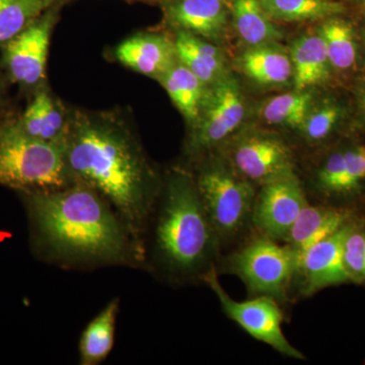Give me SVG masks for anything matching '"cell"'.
<instances>
[{
	"label": "cell",
	"instance_id": "obj_10",
	"mask_svg": "<svg viewBox=\"0 0 365 365\" xmlns=\"http://www.w3.org/2000/svg\"><path fill=\"white\" fill-rule=\"evenodd\" d=\"M227 162L242 177L261 186L294 170V155L287 143L275 134L251 131L230 144Z\"/></svg>",
	"mask_w": 365,
	"mask_h": 365
},
{
	"label": "cell",
	"instance_id": "obj_15",
	"mask_svg": "<svg viewBox=\"0 0 365 365\" xmlns=\"http://www.w3.org/2000/svg\"><path fill=\"white\" fill-rule=\"evenodd\" d=\"M117 59L144 76L162 78L176 63L175 43L158 34H141L118 46Z\"/></svg>",
	"mask_w": 365,
	"mask_h": 365
},
{
	"label": "cell",
	"instance_id": "obj_31",
	"mask_svg": "<svg viewBox=\"0 0 365 365\" xmlns=\"http://www.w3.org/2000/svg\"><path fill=\"white\" fill-rule=\"evenodd\" d=\"M141 1H148V0H141Z\"/></svg>",
	"mask_w": 365,
	"mask_h": 365
},
{
	"label": "cell",
	"instance_id": "obj_13",
	"mask_svg": "<svg viewBox=\"0 0 365 365\" xmlns=\"http://www.w3.org/2000/svg\"><path fill=\"white\" fill-rule=\"evenodd\" d=\"M319 193L330 200H350L365 185V144H353L329 153L316 174Z\"/></svg>",
	"mask_w": 365,
	"mask_h": 365
},
{
	"label": "cell",
	"instance_id": "obj_20",
	"mask_svg": "<svg viewBox=\"0 0 365 365\" xmlns=\"http://www.w3.org/2000/svg\"><path fill=\"white\" fill-rule=\"evenodd\" d=\"M240 66L262 86L285 85L294 76L290 55L276 43L250 48L240 58Z\"/></svg>",
	"mask_w": 365,
	"mask_h": 365
},
{
	"label": "cell",
	"instance_id": "obj_26",
	"mask_svg": "<svg viewBox=\"0 0 365 365\" xmlns=\"http://www.w3.org/2000/svg\"><path fill=\"white\" fill-rule=\"evenodd\" d=\"M318 33L325 43L331 66L338 71H348L355 66L357 45L350 24L334 16L319 26Z\"/></svg>",
	"mask_w": 365,
	"mask_h": 365
},
{
	"label": "cell",
	"instance_id": "obj_14",
	"mask_svg": "<svg viewBox=\"0 0 365 365\" xmlns=\"http://www.w3.org/2000/svg\"><path fill=\"white\" fill-rule=\"evenodd\" d=\"M357 216L355 209L349 206L307 203L285 239V245L294 252L297 260L307 249L333 235Z\"/></svg>",
	"mask_w": 365,
	"mask_h": 365
},
{
	"label": "cell",
	"instance_id": "obj_9",
	"mask_svg": "<svg viewBox=\"0 0 365 365\" xmlns=\"http://www.w3.org/2000/svg\"><path fill=\"white\" fill-rule=\"evenodd\" d=\"M307 203L299 177L290 170L261 185L255 198L252 223L259 234L284 242Z\"/></svg>",
	"mask_w": 365,
	"mask_h": 365
},
{
	"label": "cell",
	"instance_id": "obj_22",
	"mask_svg": "<svg viewBox=\"0 0 365 365\" xmlns=\"http://www.w3.org/2000/svg\"><path fill=\"white\" fill-rule=\"evenodd\" d=\"M160 79L178 109L190 123L195 124L200 115L205 85L182 63H175Z\"/></svg>",
	"mask_w": 365,
	"mask_h": 365
},
{
	"label": "cell",
	"instance_id": "obj_1",
	"mask_svg": "<svg viewBox=\"0 0 365 365\" xmlns=\"http://www.w3.org/2000/svg\"><path fill=\"white\" fill-rule=\"evenodd\" d=\"M36 248L63 267L148 264L145 245L134 237L111 204L73 182L54 191L23 193Z\"/></svg>",
	"mask_w": 365,
	"mask_h": 365
},
{
	"label": "cell",
	"instance_id": "obj_19",
	"mask_svg": "<svg viewBox=\"0 0 365 365\" xmlns=\"http://www.w3.org/2000/svg\"><path fill=\"white\" fill-rule=\"evenodd\" d=\"M177 57L181 63L200 79L204 85H212L225 73L222 52L194 34L180 30L175 40Z\"/></svg>",
	"mask_w": 365,
	"mask_h": 365
},
{
	"label": "cell",
	"instance_id": "obj_8",
	"mask_svg": "<svg viewBox=\"0 0 365 365\" xmlns=\"http://www.w3.org/2000/svg\"><path fill=\"white\" fill-rule=\"evenodd\" d=\"M246 115L244 96L234 76L225 73L205 93L200 115L189 141L193 155L222 144L242 124Z\"/></svg>",
	"mask_w": 365,
	"mask_h": 365
},
{
	"label": "cell",
	"instance_id": "obj_4",
	"mask_svg": "<svg viewBox=\"0 0 365 365\" xmlns=\"http://www.w3.org/2000/svg\"><path fill=\"white\" fill-rule=\"evenodd\" d=\"M73 182L63 144L34 138L18 120L0 124V185L35 193L66 188Z\"/></svg>",
	"mask_w": 365,
	"mask_h": 365
},
{
	"label": "cell",
	"instance_id": "obj_21",
	"mask_svg": "<svg viewBox=\"0 0 365 365\" xmlns=\"http://www.w3.org/2000/svg\"><path fill=\"white\" fill-rule=\"evenodd\" d=\"M119 299H112L86 327L79 340V362L97 365L104 361L114 347Z\"/></svg>",
	"mask_w": 365,
	"mask_h": 365
},
{
	"label": "cell",
	"instance_id": "obj_18",
	"mask_svg": "<svg viewBox=\"0 0 365 365\" xmlns=\"http://www.w3.org/2000/svg\"><path fill=\"white\" fill-rule=\"evenodd\" d=\"M18 121L21 129L34 138L64 144L69 118L47 91L36 93Z\"/></svg>",
	"mask_w": 365,
	"mask_h": 365
},
{
	"label": "cell",
	"instance_id": "obj_30",
	"mask_svg": "<svg viewBox=\"0 0 365 365\" xmlns=\"http://www.w3.org/2000/svg\"><path fill=\"white\" fill-rule=\"evenodd\" d=\"M359 103L360 109H361L362 113L365 116V83L360 88L359 93Z\"/></svg>",
	"mask_w": 365,
	"mask_h": 365
},
{
	"label": "cell",
	"instance_id": "obj_16",
	"mask_svg": "<svg viewBox=\"0 0 365 365\" xmlns=\"http://www.w3.org/2000/svg\"><path fill=\"white\" fill-rule=\"evenodd\" d=\"M295 91L312 90L330 76L331 63L325 43L319 33L302 36L290 50Z\"/></svg>",
	"mask_w": 365,
	"mask_h": 365
},
{
	"label": "cell",
	"instance_id": "obj_27",
	"mask_svg": "<svg viewBox=\"0 0 365 365\" xmlns=\"http://www.w3.org/2000/svg\"><path fill=\"white\" fill-rule=\"evenodd\" d=\"M58 0H0V45L4 46Z\"/></svg>",
	"mask_w": 365,
	"mask_h": 365
},
{
	"label": "cell",
	"instance_id": "obj_11",
	"mask_svg": "<svg viewBox=\"0 0 365 365\" xmlns=\"http://www.w3.org/2000/svg\"><path fill=\"white\" fill-rule=\"evenodd\" d=\"M56 19L54 6L4 46V64L16 83L30 86L37 85L44 78L50 38Z\"/></svg>",
	"mask_w": 365,
	"mask_h": 365
},
{
	"label": "cell",
	"instance_id": "obj_28",
	"mask_svg": "<svg viewBox=\"0 0 365 365\" xmlns=\"http://www.w3.org/2000/svg\"><path fill=\"white\" fill-rule=\"evenodd\" d=\"M344 115V107L340 103L324 101L316 107L312 106L299 130L307 141L321 143L332 135L339 127Z\"/></svg>",
	"mask_w": 365,
	"mask_h": 365
},
{
	"label": "cell",
	"instance_id": "obj_12",
	"mask_svg": "<svg viewBox=\"0 0 365 365\" xmlns=\"http://www.w3.org/2000/svg\"><path fill=\"white\" fill-rule=\"evenodd\" d=\"M359 217L300 255L295 278L299 279L302 294L311 297L325 288L350 283L345 268L344 245L348 232Z\"/></svg>",
	"mask_w": 365,
	"mask_h": 365
},
{
	"label": "cell",
	"instance_id": "obj_25",
	"mask_svg": "<svg viewBox=\"0 0 365 365\" xmlns=\"http://www.w3.org/2000/svg\"><path fill=\"white\" fill-rule=\"evenodd\" d=\"M269 18L274 21H304L330 19L344 11L333 0H259Z\"/></svg>",
	"mask_w": 365,
	"mask_h": 365
},
{
	"label": "cell",
	"instance_id": "obj_29",
	"mask_svg": "<svg viewBox=\"0 0 365 365\" xmlns=\"http://www.w3.org/2000/svg\"><path fill=\"white\" fill-rule=\"evenodd\" d=\"M344 263L350 283L365 285V218L353 223L346 237Z\"/></svg>",
	"mask_w": 365,
	"mask_h": 365
},
{
	"label": "cell",
	"instance_id": "obj_6",
	"mask_svg": "<svg viewBox=\"0 0 365 365\" xmlns=\"http://www.w3.org/2000/svg\"><path fill=\"white\" fill-rule=\"evenodd\" d=\"M227 272L241 278L250 294L284 300L297 274V256L287 245L259 234L227 257Z\"/></svg>",
	"mask_w": 365,
	"mask_h": 365
},
{
	"label": "cell",
	"instance_id": "obj_7",
	"mask_svg": "<svg viewBox=\"0 0 365 365\" xmlns=\"http://www.w3.org/2000/svg\"><path fill=\"white\" fill-rule=\"evenodd\" d=\"M202 280L215 292L225 316L250 336L270 346L283 356L306 359L302 352L294 347L283 333L284 317L277 299L266 295H259L244 302L232 299L218 281L215 267L204 274Z\"/></svg>",
	"mask_w": 365,
	"mask_h": 365
},
{
	"label": "cell",
	"instance_id": "obj_3",
	"mask_svg": "<svg viewBox=\"0 0 365 365\" xmlns=\"http://www.w3.org/2000/svg\"><path fill=\"white\" fill-rule=\"evenodd\" d=\"M151 222L153 260L172 279H202L215 267L220 242L193 175L181 169L169 174Z\"/></svg>",
	"mask_w": 365,
	"mask_h": 365
},
{
	"label": "cell",
	"instance_id": "obj_17",
	"mask_svg": "<svg viewBox=\"0 0 365 365\" xmlns=\"http://www.w3.org/2000/svg\"><path fill=\"white\" fill-rule=\"evenodd\" d=\"M168 16L181 30L208 39L220 37L227 23L222 0H178L168 7Z\"/></svg>",
	"mask_w": 365,
	"mask_h": 365
},
{
	"label": "cell",
	"instance_id": "obj_5",
	"mask_svg": "<svg viewBox=\"0 0 365 365\" xmlns=\"http://www.w3.org/2000/svg\"><path fill=\"white\" fill-rule=\"evenodd\" d=\"M194 178L220 246L235 241L252 222L256 185L218 158L204 163Z\"/></svg>",
	"mask_w": 365,
	"mask_h": 365
},
{
	"label": "cell",
	"instance_id": "obj_24",
	"mask_svg": "<svg viewBox=\"0 0 365 365\" xmlns=\"http://www.w3.org/2000/svg\"><path fill=\"white\" fill-rule=\"evenodd\" d=\"M313 105V91H294L268 98L259 109V117L269 125L300 129Z\"/></svg>",
	"mask_w": 365,
	"mask_h": 365
},
{
	"label": "cell",
	"instance_id": "obj_2",
	"mask_svg": "<svg viewBox=\"0 0 365 365\" xmlns=\"http://www.w3.org/2000/svg\"><path fill=\"white\" fill-rule=\"evenodd\" d=\"M63 145L74 182L104 197L145 245L162 186L135 136L116 118L76 112Z\"/></svg>",
	"mask_w": 365,
	"mask_h": 365
},
{
	"label": "cell",
	"instance_id": "obj_23",
	"mask_svg": "<svg viewBox=\"0 0 365 365\" xmlns=\"http://www.w3.org/2000/svg\"><path fill=\"white\" fill-rule=\"evenodd\" d=\"M232 14L237 34L250 47L273 44L282 39V33L274 25L259 0H235Z\"/></svg>",
	"mask_w": 365,
	"mask_h": 365
}]
</instances>
